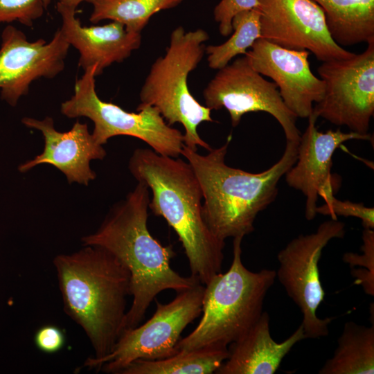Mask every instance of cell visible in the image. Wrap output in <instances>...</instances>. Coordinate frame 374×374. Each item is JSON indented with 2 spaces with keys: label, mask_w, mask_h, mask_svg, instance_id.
<instances>
[{
  "label": "cell",
  "mask_w": 374,
  "mask_h": 374,
  "mask_svg": "<svg viewBox=\"0 0 374 374\" xmlns=\"http://www.w3.org/2000/svg\"><path fill=\"white\" fill-rule=\"evenodd\" d=\"M204 292V285L199 283L179 292L168 303L156 301V310L149 320L125 329L108 355L97 359L89 357L84 366L119 374L135 360L161 359L176 354L182 332L202 312Z\"/></svg>",
  "instance_id": "8"
},
{
  "label": "cell",
  "mask_w": 374,
  "mask_h": 374,
  "mask_svg": "<svg viewBox=\"0 0 374 374\" xmlns=\"http://www.w3.org/2000/svg\"><path fill=\"white\" fill-rule=\"evenodd\" d=\"M83 246L57 255L53 263L64 311L82 328L97 359L112 350L124 331L131 275L108 251Z\"/></svg>",
  "instance_id": "2"
},
{
  "label": "cell",
  "mask_w": 374,
  "mask_h": 374,
  "mask_svg": "<svg viewBox=\"0 0 374 374\" xmlns=\"http://www.w3.org/2000/svg\"><path fill=\"white\" fill-rule=\"evenodd\" d=\"M362 254L347 252L343 255V261L350 268L356 266L359 269H351L354 283L361 285L366 294L374 295V231L364 229L362 233Z\"/></svg>",
  "instance_id": "24"
},
{
  "label": "cell",
  "mask_w": 374,
  "mask_h": 374,
  "mask_svg": "<svg viewBox=\"0 0 374 374\" xmlns=\"http://www.w3.org/2000/svg\"><path fill=\"white\" fill-rule=\"evenodd\" d=\"M317 72L325 91L311 114L351 132L368 134L374 114V39L361 53L322 62Z\"/></svg>",
  "instance_id": "10"
},
{
  "label": "cell",
  "mask_w": 374,
  "mask_h": 374,
  "mask_svg": "<svg viewBox=\"0 0 374 374\" xmlns=\"http://www.w3.org/2000/svg\"><path fill=\"white\" fill-rule=\"evenodd\" d=\"M225 346H210L176 354L161 359H137L119 374H211L229 357Z\"/></svg>",
  "instance_id": "21"
},
{
  "label": "cell",
  "mask_w": 374,
  "mask_h": 374,
  "mask_svg": "<svg viewBox=\"0 0 374 374\" xmlns=\"http://www.w3.org/2000/svg\"><path fill=\"white\" fill-rule=\"evenodd\" d=\"M53 0H0V24L18 21L33 26Z\"/></svg>",
  "instance_id": "25"
},
{
  "label": "cell",
  "mask_w": 374,
  "mask_h": 374,
  "mask_svg": "<svg viewBox=\"0 0 374 374\" xmlns=\"http://www.w3.org/2000/svg\"><path fill=\"white\" fill-rule=\"evenodd\" d=\"M57 10L62 18L61 30L79 52L78 66L84 70L96 66V77L113 63L126 60L141 44V33L127 31L120 22L85 27L75 17V8L57 2Z\"/></svg>",
  "instance_id": "17"
},
{
  "label": "cell",
  "mask_w": 374,
  "mask_h": 374,
  "mask_svg": "<svg viewBox=\"0 0 374 374\" xmlns=\"http://www.w3.org/2000/svg\"><path fill=\"white\" fill-rule=\"evenodd\" d=\"M243 238L233 241V260L229 270L214 276L204 285L202 312L196 328L177 344L178 351L225 346L241 338L259 319L276 271L254 272L242 262Z\"/></svg>",
  "instance_id": "5"
},
{
  "label": "cell",
  "mask_w": 374,
  "mask_h": 374,
  "mask_svg": "<svg viewBox=\"0 0 374 374\" xmlns=\"http://www.w3.org/2000/svg\"><path fill=\"white\" fill-rule=\"evenodd\" d=\"M252 68L270 78L286 107L298 118H308L313 103L325 91L323 81L312 71L306 50L288 49L266 39H257L245 54Z\"/></svg>",
  "instance_id": "14"
},
{
  "label": "cell",
  "mask_w": 374,
  "mask_h": 374,
  "mask_svg": "<svg viewBox=\"0 0 374 374\" xmlns=\"http://www.w3.org/2000/svg\"><path fill=\"white\" fill-rule=\"evenodd\" d=\"M230 134L220 148L202 155L184 144L181 154L191 166L204 198V219L211 232L225 241L254 230L257 215L278 195V184L297 159L299 143L287 141L280 159L269 169L251 173L229 166L225 157Z\"/></svg>",
  "instance_id": "4"
},
{
  "label": "cell",
  "mask_w": 374,
  "mask_h": 374,
  "mask_svg": "<svg viewBox=\"0 0 374 374\" xmlns=\"http://www.w3.org/2000/svg\"><path fill=\"white\" fill-rule=\"evenodd\" d=\"M261 38L281 47L306 50L321 62L355 53L331 37L322 8L313 0H258Z\"/></svg>",
  "instance_id": "12"
},
{
  "label": "cell",
  "mask_w": 374,
  "mask_h": 374,
  "mask_svg": "<svg viewBox=\"0 0 374 374\" xmlns=\"http://www.w3.org/2000/svg\"><path fill=\"white\" fill-rule=\"evenodd\" d=\"M129 170L150 190L152 212L163 217L177 233L191 276L206 285L222 271L225 242L205 222L202 191L190 164L150 148H137L130 157Z\"/></svg>",
  "instance_id": "3"
},
{
  "label": "cell",
  "mask_w": 374,
  "mask_h": 374,
  "mask_svg": "<svg viewBox=\"0 0 374 374\" xmlns=\"http://www.w3.org/2000/svg\"><path fill=\"white\" fill-rule=\"evenodd\" d=\"M1 38V98L12 107L28 94L33 81L52 79L64 69L71 46L60 28L49 42L42 38L30 42L21 30L8 25Z\"/></svg>",
  "instance_id": "13"
},
{
  "label": "cell",
  "mask_w": 374,
  "mask_h": 374,
  "mask_svg": "<svg viewBox=\"0 0 374 374\" xmlns=\"http://www.w3.org/2000/svg\"><path fill=\"white\" fill-rule=\"evenodd\" d=\"M183 0H91L93 24L104 19L121 23L127 31L141 33L151 17L162 10L173 8Z\"/></svg>",
  "instance_id": "22"
},
{
  "label": "cell",
  "mask_w": 374,
  "mask_h": 374,
  "mask_svg": "<svg viewBox=\"0 0 374 374\" xmlns=\"http://www.w3.org/2000/svg\"><path fill=\"white\" fill-rule=\"evenodd\" d=\"M66 337L63 330L55 325H44L38 328L34 335V343L38 350L46 354H53L62 349Z\"/></svg>",
  "instance_id": "28"
},
{
  "label": "cell",
  "mask_w": 374,
  "mask_h": 374,
  "mask_svg": "<svg viewBox=\"0 0 374 374\" xmlns=\"http://www.w3.org/2000/svg\"><path fill=\"white\" fill-rule=\"evenodd\" d=\"M260 13L258 8L238 13L232 20L233 34L220 45L206 47L208 65L219 70L239 55H245L249 48L261 38Z\"/></svg>",
  "instance_id": "23"
},
{
  "label": "cell",
  "mask_w": 374,
  "mask_h": 374,
  "mask_svg": "<svg viewBox=\"0 0 374 374\" xmlns=\"http://www.w3.org/2000/svg\"><path fill=\"white\" fill-rule=\"evenodd\" d=\"M258 7V0H221L213 11L220 33L223 37L229 36L233 32L232 20L234 16L240 12Z\"/></svg>",
  "instance_id": "27"
},
{
  "label": "cell",
  "mask_w": 374,
  "mask_h": 374,
  "mask_svg": "<svg viewBox=\"0 0 374 374\" xmlns=\"http://www.w3.org/2000/svg\"><path fill=\"white\" fill-rule=\"evenodd\" d=\"M85 1L90 2L91 0H58V2L76 9L80 3Z\"/></svg>",
  "instance_id": "29"
},
{
  "label": "cell",
  "mask_w": 374,
  "mask_h": 374,
  "mask_svg": "<svg viewBox=\"0 0 374 374\" xmlns=\"http://www.w3.org/2000/svg\"><path fill=\"white\" fill-rule=\"evenodd\" d=\"M149 188L138 181L126 198L116 204L99 228L82 238L83 245L105 249L117 258L131 275L132 303L127 310L125 329L139 325L150 303L161 292L177 293L200 283L195 277L182 276L170 265L175 252L163 245L148 227Z\"/></svg>",
  "instance_id": "1"
},
{
  "label": "cell",
  "mask_w": 374,
  "mask_h": 374,
  "mask_svg": "<svg viewBox=\"0 0 374 374\" xmlns=\"http://www.w3.org/2000/svg\"><path fill=\"white\" fill-rule=\"evenodd\" d=\"M76 80L74 93L61 105V112L69 118L87 117L94 124L91 133L100 145L113 136H130L146 143L155 152L174 158L181 154L184 134L166 122L152 106L137 107L138 113L103 101L96 91V66L84 70Z\"/></svg>",
  "instance_id": "7"
},
{
  "label": "cell",
  "mask_w": 374,
  "mask_h": 374,
  "mask_svg": "<svg viewBox=\"0 0 374 374\" xmlns=\"http://www.w3.org/2000/svg\"><path fill=\"white\" fill-rule=\"evenodd\" d=\"M323 10L332 39L339 46L374 39V0H313Z\"/></svg>",
  "instance_id": "19"
},
{
  "label": "cell",
  "mask_w": 374,
  "mask_h": 374,
  "mask_svg": "<svg viewBox=\"0 0 374 374\" xmlns=\"http://www.w3.org/2000/svg\"><path fill=\"white\" fill-rule=\"evenodd\" d=\"M205 106L226 109L236 127L249 112H264L280 125L286 141L299 143L297 117L286 107L274 82L267 80L251 66L244 55L218 70L203 91Z\"/></svg>",
  "instance_id": "11"
},
{
  "label": "cell",
  "mask_w": 374,
  "mask_h": 374,
  "mask_svg": "<svg viewBox=\"0 0 374 374\" xmlns=\"http://www.w3.org/2000/svg\"><path fill=\"white\" fill-rule=\"evenodd\" d=\"M325 204L317 206V213L330 215L332 219L337 220V216L355 217L362 220L364 229L374 228V208L367 207L362 203L337 199L334 194L323 198Z\"/></svg>",
  "instance_id": "26"
},
{
  "label": "cell",
  "mask_w": 374,
  "mask_h": 374,
  "mask_svg": "<svg viewBox=\"0 0 374 374\" xmlns=\"http://www.w3.org/2000/svg\"><path fill=\"white\" fill-rule=\"evenodd\" d=\"M21 122L28 127L39 130L44 139L42 152L19 166L25 172L40 164L55 166L66 176L69 183L88 185L96 175L90 168L91 160H102L106 151L93 139L87 123L77 121L67 132L55 128L50 116L42 120L25 117Z\"/></svg>",
  "instance_id": "16"
},
{
  "label": "cell",
  "mask_w": 374,
  "mask_h": 374,
  "mask_svg": "<svg viewBox=\"0 0 374 374\" xmlns=\"http://www.w3.org/2000/svg\"><path fill=\"white\" fill-rule=\"evenodd\" d=\"M208 39L207 32L201 28L174 29L166 53L152 64L139 94L140 106L154 107L168 125L179 123L184 126V143L195 151L197 146L212 149L197 132L202 123L213 121L211 110L193 97L188 86L189 73L202 60Z\"/></svg>",
  "instance_id": "6"
},
{
  "label": "cell",
  "mask_w": 374,
  "mask_h": 374,
  "mask_svg": "<svg viewBox=\"0 0 374 374\" xmlns=\"http://www.w3.org/2000/svg\"><path fill=\"white\" fill-rule=\"evenodd\" d=\"M304 339L301 323L288 338L276 342L270 335L269 316L263 312L241 338L230 344L229 357L215 373L274 374L292 347Z\"/></svg>",
  "instance_id": "18"
},
{
  "label": "cell",
  "mask_w": 374,
  "mask_h": 374,
  "mask_svg": "<svg viewBox=\"0 0 374 374\" xmlns=\"http://www.w3.org/2000/svg\"><path fill=\"white\" fill-rule=\"evenodd\" d=\"M319 374L374 373V326L346 322L337 339L333 356L326 360Z\"/></svg>",
  "instance_id": "20"
},
{
  "label": "cell",
  "mask_w": 374,
  "mask_h": 374,
  "mask_svg": "<svg viewBox=\"0 0 374 374\" xmlns=\"http://www.w3.org/2000/svg\"><path fill=\"white\" fill-rule=\"evenodd\" d=\"M317 120L312 114L309 116L308 125L299 142L296 161L285 175L287 184L306 197L308 220L317 214L318 197L334 194L339 187L338 177L335 178L331 173L335 151L347 141L371 139L369 134L343 132L340 129L320 132L315 125Z\"/></svg>",
  "instance_id": "15"
},
{
  "label": "cell",
  "mask_w": 374,
  "mask_h": 374,
  "mask_svg": "<svg viewBox=\"0 0 374 374\" xmlns=\"http://www.w3.org/2000/svg\"><path fill=\"white\" fill-rule=\"evenodd\" d=\"M345 232L343 222L331 219L321 224L316 232L292 239L278 253L279 267L276 278L300 308L306 338L327 336L329 324L335 319H321L317 315L325 296L318 264L323 249L331 240L344 238Z\"/></svg>",
  "instance_id": "9"
}]
</instances>
